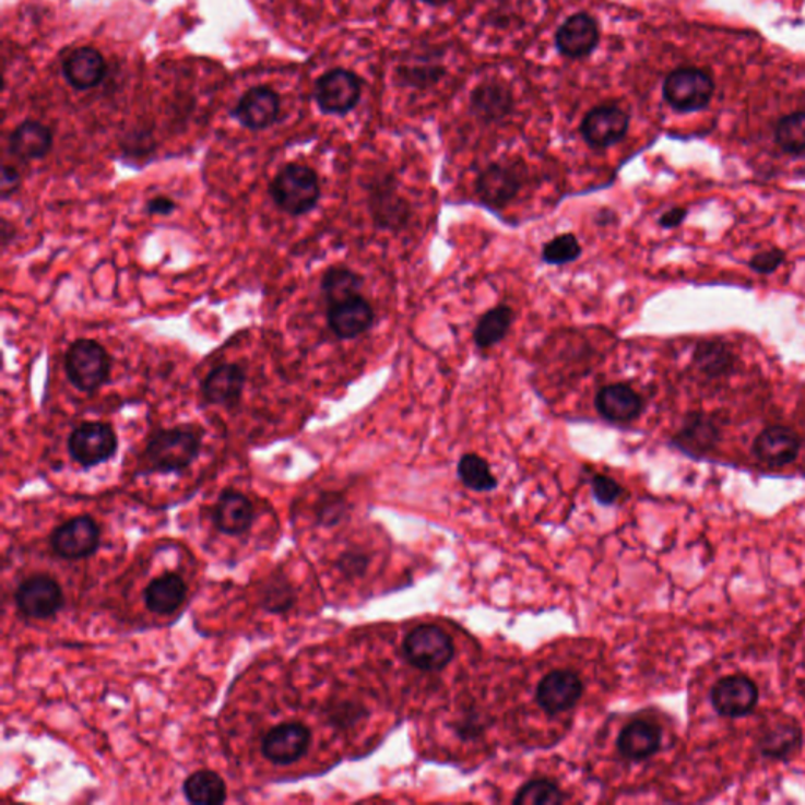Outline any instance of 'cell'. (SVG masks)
I'll return each mask as SVG.
<instances>
[{
	"mask_svg": "<svg viewBox=\"0 0 805 805\" xmlns=\"http://www.w3.org/2000/svg\"><path fill=\"white\" fill-rule=\"evenodd\" d=\"M202 450V438L188 425L161 428L153 433L143 450V463L157 474H181L194 464Z\"/></svg>",
	"mask_w": 805,
	"mask_h": 805,
	"instance_id": "cell-1",
	"label": "cell"
},
{
	"mask_svg": "<svg viewBox=\"0 0 805 805\" xmlns=\"http://www.w3.org/2000/svg\"><path fill=\"white\" fill-rule=\"evenodd\" d=\"M270 196L282 213L292 217L306 216L320 203V178L312 167L286 164L271 181Z\"/></svg>",
	"mask_w": 805,
	"mask_h": 805,
	"instance_id": "cell-2",
	"label": "cell"
},
{
	"mask_svg": "<svg viewBox=\"0 0 805 805\" xmlns=\"http://www.w3.org/2000/svg\"><path fill=\"white\" fill-rule=\"evenodd\" d=\"M63 367L73 388L79 392L95 393L109 381L113 359L96 340L78 339L68 346Z\"/></svg>",
	"mask_w": 805,
	"mask_h": 805,
	"instance_id": "cell-3",
	"label": "cell"
},
{
	"mask_svg": "<svg viewBox=\"0 0 805 805\" xmlns=\"http://www.w3.org/2000/svg\"><path fill=\"white\" fill-rule=\"evenodd\" d=\"M403 653L418 671L441 672L455 658V643L439 626L425 624L404 637Z\"/></svg>",
	"mask_w": 805,
	"mask_h": 805,
	"instance_id": "cell-4",
	"label": "cell"
},
{
	"mask_svg": "<svg viewBox=\"0 0 805 805\" xmlns=\"http://www.w3.org/2000/svg\"><path fill=\"white\" fill-rule=\"evenodd\" d=\"M68 453L79 466L91 469L117 455L118 436L106 422H82L68 436Z\"/></svg>",
	"mask_w": 805,
	"mask_h": 805,
	"instance_id": "cell-5",
	"label": "cell"
},
{
	"mask_svg": "<svg viewBox=\"0 0 805 805\" xmlns=\"http://www.w3.org/2000/svg\"><path fill=\"white\" fill-rule=\"evenodd\" d=\"M714 95V81L700 68H678L665 78V103L678 113H697L710 105Z\"/></svg>",
	"mask_w": 805,
	"mask_h": 805,
	"instance_id": "cell-6",
	"label": "cell"
},
{
	"mask_svg": "<svg viewBox=\"0 0 805 805\" xmlns=\"http://www.w3.org/2000/svg\"><path fill=\"white\" fill-rule=\"evenodd\" d=\"M360 95L359 78L342 68L328 71L315 84V102L324 114H348L359 103Z\"/></svg>",
	"mask_w": 805,
	"mask_h": 805,
	"instance_id": "cell-7",
	"label": "cell"
},
{
	"mask_svg": "<svg viewBox=\"0 0 805 805\" xmlns=\"http://www.w3.org/2000/svg\"><path fill=\"white\" fill-rule=\"evenodd\" d=\"M584 696L581 676L571 671H553L543 676L536 685V705L546 714L568 713Z\"/></svg>",
	"mask_w": 805,
	"mask_h": 805,
	"instance_id": "cell-8",
	"label": "cell"
},
{
	"mask_svg": "<svg viewBox=\"0 0 805 805\" xmlns=\"http://www.w3.org/2000/svg\"><path fill=\"white\" fill-rule=\"evenodd\" d=\"M758 697V686L743 674L722 676L711 689V705L722 718L738 719L753 713Z\"/></svg>",
	"mask_w": 805,
	"mask_h": 805,
	"instance_id": "cell-9",
	"label": "cell"
},
{
	"mask_svg": "<svg viewBox=\"0 0 805 805\" xmlns=\"http://www.w3.org/2000/svg\"><path fill=\"white\" fill-rule=\"evenodd\" d=\"M312 733L300 722H284L275 725L261 739V754L279 767L296 763L310 747Z\"/></svg>",
	"mask_w": 805,
	"mask_h": 805,
	"instance_id": "cell-10",
	"label": "cell"
},
{
	"mask_svg": "<svg viewBox=\"0 0 805 805\" xmlns=\"http://www.w3.org/2000/svg\"><path fill=\"white\" fill-rule=\"evenodd\" d=\"M17 609L28 618L54 617L63 607L60 585L46 575L28 576L14 593Z\"/></svg>",
	"mask_w": 805,
	"mask_h": 805,
	"instance_id": "cell-11",
	"label": "cell"
},
{
	"mask_svg": "<svg viewBox=\"0 0 805 805\" xmlns=\"http://www.w3.org/2000/svg\"><path fill=\"white\" fill-rule=\"evenodd\" d=\"M54 553L68 560L92 556L99 546V528L91 517L63 522L51 535Z\"/></svg>",
	"mask_w": 805,
	"mask_h": 805,
	"instance_id": "cell-12",
	"label": "cell"
},
{
	"mask_svg": "<svg viewBox=\"0 0 805 805\" xmlns=\"http://www.w3.org/2000/svg\"><path fill=\"white\" fill-rule=\"evenodd\" d=\"M522 171L510 164H492L475 182L478 199L492 209H506L520 194Z\"/></svg>",
	"mask_w": 805,
	"mask_h": 805,
	"instance_id": "cell-13",
	"label": "cell"
},
{
	"mask_svg": "<svg viewBox=\"0 0 805 805\" xmlns=\"http://www.w3.org/2000/svg\"><path fill=\"white\" fill-rule=\"evenodd\" d=\"M629 128V117L618 106L595 107L584 117L581 125L582 138L593 149H609L624 141Z\"/></svg>",
	"mask_w": 805,
	"mask_h": 805,
	"instance_id": "cell-14",
	"label": "cell"
},
{
	"mask_svg": "<svg viewBox=\"0 0 805 805\" xmlns=\"http://www.w3.org/2000/svg\"><path fill=\"white\" fill-rule=\"evenodd\" d=\"M247 374L239 364H221L206 375L200 386L202 399L213 406L235 407L245 393Z\"/></svg>",
	"mask_w": 805,
	"mask_h": 805,
	"instance_id": "cell-15",
	"label": "cell"
},
{
	"mask_svg": "<svg viewBox=\"0 0 805 805\" xmlns=\"http://www.w3.org/2000/svg\"><path fill=\"white\" fill-rule=\"evenodd\" d=\"M325 318L335 338L353 340L370 331L375 323V310L371 304L359 295L329 306Z\"/></svg>",
	"mask_w": 805,
	"mask_h": 805,
	"instance_id": "cell-16",
	"label": "cell"
},
{
	"mask_svg": "<svg viewBox=\"0 0 805 805\" xmlns=\"http://www.w3.org/2000/svg\"><path fill=\"white\" fill-rule=\"evenodd\" d=\"M371 220L381 230H402L411 217V205L389 181L375 182L368 194Z\"/></svg>",
	"mask_w": 805,
	"mask_h": 805,
	"instance_id": "cell-17",
	"label": "cell"
},
{
	"mask_svg": "<svg viewBox=\"0 0 805 805\" xmlns=\"http://www.w3.org/2000/svg\"><path fill=\"white\" fill-rule=\"evenodd\" d=\"M281 114V99L277 93L268 87L250 88L232 110V116L247 128L261 131L273 127Z\"/></svg>",
	"mask_w": 805,
	"mask_h": 805,
	"instance_id": "cell-18",
	"label": "cell"
},
{
	"mask_svg": "<svg viewBox=\"0 0 805 805\" xmlns=\"http://www.w3.org/2000/svg\"><path fill=\"white\" fill-rule=\"evenodd\" d=\"M597 414L612 424H628L639 418L643 411V400L631 386L614 382L604 386L595 396Z\"/></svg>",
	"mask_w": 805,
	"mask_h": 805,
	"instance_id": "cell-19",
	"label": "cell"
},
{
	"mask_svg": "<svg viewBox=\"0 0 805 805\" xmlns=\"http://www.w3.org/2000/svg\"><path fill=\"white\" fill-rule=\"evenodd\" d=\"M600 31L596 21L585 13L572 14L556 34L557 49L568 59H582L596 48Z\"/></svg>",
	"mask_w": 805,
	"mask_h": 805,
	"instance_id": "cell-20",
	"label": "cell"
},
{
	"mask_svg": "<svg viewBox=\"0 0 805 805\" xmlns=\"http://www.w3.org/2000/svg\"><path fill=\"white\" fill-rule=\"evenodd\" d=\"M663 743V730L647 719H636L618 733L617 749L621 757L631 761L649 760Z\"/></svg>",
	"mask_w": 805,
	"mask_h": 805,
	"instance_id": "cell-21",
	"label": "cell"
},
{
	"mask_svg": "<svg viewBox=\"0 0 805 805\" xmlns=\"http://www.w3.org/2000/svg\"><path fill=\"white\" fill-rule=\"evenodd\" d=\"M801 439L793 429L771 427L763 429L754 442V453L769 466H786L800 455Z\"/></svg>",
	"mask_w": 805,
	"mask_h": 805,
	"instance_id": "cell-22",
	"label": "cell"
},
{
	"mask_svg": "<svg viewBox=\"0 0 805 805\" xmlns=\"http://www.w3.org/2000/svg\"><path fill=\"white\" fill-rule=\"evenodd\" d=\"M107 63L102 52L93 48H78L63 60V76L68 84L85 92L96 87L105 79Z\"/></svg>",
	"mask_w": 805,
	"mask_h": 805,
	"instance_id": "cell-23",
	"label": "cell"
},
{
	"mask_svg": "<svg viewBox=\"0 0 805 805\" xmlns=\"http://www.w3.org/2000/svg\"><path fill=\"white\" fill-rule=\"evenodd\" d=\"M253 522L252 502L245 494L227 489L221 494L214 508V524L227 535H241Z\"/></svg>",
	"mask_w": 805,
	"mask_h": 805,
	"instance_id": "cell-24",
	"label": "cell"
},
{
	"mask_svg": "<svg viewBox=\"0 0 805 805\" xmlns=\"http://www.w3.org/2000/svg\"><path fill=\"white\" fill-rule=\"evenodd\" d=\"M54 135L51 128L39 121L27 120L14 128L9 139V152L17 159H43L51 152Z\"/></svg>",
	"mask_w": 805,
	"mask_h": 805,
	"instance_id": "cell-25",
	"label": "cell"
},
{
	"mask_svg": "<svg viewBox=\"0 0 805 805\" xmlns=\"http://www.w3.org/2000/svg\"><path fill=\"white\" fill-rule=\"evenodd\" d=\"M186 595H188V587L175 572H166L153 579L143 590L146 607L156 615L174 614L185 603Z\"/></svg>",
	"mask_w": 805,
	"mask_h": 805,
	"instance_id": "cell-26",
	"label": "cell"
},
{
	"mask_svg": "<svg viewBox=\"0 0 805 805\" xmlns=\"http://www.w3.org/2000/svg\"><path fill=\"white\" fill-rule=\"evenodd\" d=\"M803 743V732L792 719H780L761 733L758 747L763 757L785 760L792 757Z\"/></svg>",
	"mask_w": 805,
	"mask_h": 805,
	"instance_id": "cell-27",
	"label": "cell"
},
{
	"mask_svg": "<svg viewBox=\"0 0 805 805\" xmlns=\"http://www.w3.org/2000/svg\"><path fill=\"white\" fill-rule=\"evenodd\" d=\"M321 295L329 306L359 296L364 277L346 267H331L324 271L320 282Z\"/></svg>",
	"mask_w": 805,
	"mask_h": 805,
	"instance_id": "cell-28",
	"label": "cell"
},
{
	"mask_svg": "<svg viewBox=\"0 0 805 805\" xmlns=\"http://www.w3.org/2000/svg\"><path fill=\"white\" fill-rule=\"evenodd\" d=\"M514 321V312L507 304L493 307L482 315L474 329V343L477 348L489 350L499 345L510 332Z\"/></svg>",
	"mask_w": 805,
	"mask_h": 805,
	"instance_id": "cell-29",
	"label": "cell"
},
{
	"mask_svg": "<svg viewBox=\"0 0 805 805\" xmlns=\"http://www.w3.org/2000/svg\"><path fill=\"white\" fill-rule=\"evenodd\" d=\"M182 793L191 804H222L227 800L224 779L213 771H197L186 779Z\"/></svg>",
	"mask_w": 805,
	"mask_h": 805,
	"instance_id": "cell-30",
	"label": "cell"
},
{
	"mask_svg": "<svg viewBox=\"0 0 805 805\" xmlns=\"http://www.w3.org/2000/svg\"><path fill=\"white\" fill-rule=\"evenodd\" d=\"M458 478L466 488L477 493H488L497 488L488 461L475 453H466L458 461Z\"/></svg>",
	"mask_w": 805,
	"mask_h": 805,
	"instance_id": "cell-31",
	"label": "cell"
},
{
	"mask_svg": "<svg viewBox=\"0 0 805 805\" xmlns=\"http://www.w3.org/2000/svg\"><path fill=\"white\" fill-rule=\"evenodd\" d=\"M776 143L789 155L805 153V109L780 118L774 130Z\"/></svg>",
	"mask_w": 805,
	"mask_h": 805,
	"instance_id": "cell-32",
	"label": "cell"
},
{
	"mask_svg": "<svg viewBox=\"0 0 805 805\" xmlns=\"http://www.w3.org/2000/svg\"><path fill=\"white\" fill-rule=\"evenodd\" d=\"M565 801L567 794L560 789L559 783L549 779L529 780L513 797V804L518 805H551L561 804Z\"/></svg>",
	"mask_w": 805,
	"mask_h": 805,
	"instance_id": "cell-33",
	"label": "cell"
},
{
	"mask_svg": "<svg viewBox=\"0 0 805 805\" xmlns=\"http://www.w3.org/2000/svg\"><path fill=\"white\" fill-rule=\"evenodd\" d=\"M472 106L485 120H497L510 110L511 95L499 85H483L472 96Z\"/></svg>",
	"mask_w": 805,
	"mask_h": 805,
	"instance_id": "cell-34",
	"label": "cell"
},
{
	"mask_svg": "<svg viewBox=\"0 0 805 805\" xmlns=\"http://www.w3.org/2000/svg\"><path fill=\"white\" fill-rule=\"evenodd\" d=\"M296 592L288 579L282 576H273L264 582L263 590L260 592V604L268 612L273 614H284L295 604Z\"/></svg>",
	"mask_w": 805,
	"mask_h": 805,
	"instance_id": "cell-35",
	"label": "cell"
},
{
	"mask_svg": "<svg viewBox=\"0 0 805 805\" xmlns=\"http://www.w3.org/2000/svg\"><path fill=\"white\" fill-rule=\"evenodd\" d=\"M582 256L581 242L575 234H564L543 246L542 260L553 267L572 263Z\"/></svg>",
	"mask_w": 805,
	"mask_h": 805,
	"instance_id": "cell-36",
	"label": "cell"
},
{
	"mask_svg": "<svg viewBox=\"0 0 805 805\" xmlns=\"http://www.w3.org/2000/svg\"><path fill=\"white\" fill-rule=\"evenodd\" d=\"M715 431L713 425L710 422L699 421L694 418L692 422H688L683 431L678 435L679 446L685 447L689 450H707L713 446L715 441Z\"/></svg>",
	"mask_w": 805,
	"mask_h": 805,
	"instance_id": "cell-37",
	"label": "cell"
},
{
	"mask_svg": "<svg viewBox=\"0 0 805 805\" xmlns=\"http://www.w3.org/2000/svg\"><path fill=\"white\" fill-rule=\"evenodd\" d=\"M697 363L707 374L719 375L732 367V354L719 343H705L697 351Z\"/></svg>",
	"mask_w": 805,
	"mask_h": 805,
	"instance_id": "cell-38",
	"label": "cell"
},
{
	"mask_svg": "<svg viewBox=\"0 0 805 805\" xmlns=\"http://www.w3.org/2000/svg\"><path fill=\"white\" fill-rule=\"evenodd\" d=\"M592 493L597 504L609 507L621 499L624 488L614 478L607 477V475L596 474L592 478Z\"/></svg>",
	"mask_w": 805,
	"mask_h": 805,
	"instance_id": "cell-39",
	"label": "cell"
},
{
	"mask_svg": "<svg viewBox=\"0 0 805 805\" xmlns=\"http://www.w3.org/2000/svg\"><path fill=\"white\" fill-rule=\"evenodd\" d=\"M368 557L365 556L360 551H348L343 553V556L339 560V570L350 578H357L363 576L368 568Z\"/></svg>",
	"mask_w": 805,
	"mask_h": 805,
	"instance_id": "cell-40",
	"label": "cell"
},
{
	"mask_svg": "<svg viewBox=\"0 0 805 805\" xmlns=\"http://www.w3.org/2000/svg\"><path fill=\"white\" fill-rule=\"evenodd\" d=\"M363 710L357 705L351 703V701H342V703L335 705L329 711L331 721L335 725H342V727L356 724L357 719L363 718Z\"/></svg>",
	"mask_w": 805,
	"mask_h": 805,
	"instance_id": "cell-41",
	"label": "cell"
},
{
	"mask_svg": "<svg viewBox=\"0 0 805 805\" xmlns=\"http://www.w3.org/2000/svg\"><path fill=\"white\" fill-rule=\"evenodd\" d=\"M783 259H785V253H783L782 250H765V252L757 253V256L750 260V268L761 274L774 273Z\"/></svg>",
	"mask_w": 805,
	"mask_h": 805,
	"instance_id": "cell-42",
	"label": "cell"
},
{
	"mask_svg": "<svg viewBox=\"0 0 805 805\" xmlns=\"http://www.w3.org/2000/svg\"><path fill=\"white\" fill-rule=\"evenodd\" d=\"M21 185H23V178H21L20 171L5 164L2 167V182H0L2 200H9L10 197L16 194L21 189Z\"/></svg>",
	"mask_w": 805,
	"mask_h": 805,
	"instance_id": "cell-43",
	"label": "cell"
},
{
	"mask_svg": "<svg viewBox=\"0 0 805 805\" xmlns=\"http://www.w3.org/2000/svg\"><path fill=\"white\" fill-rule=\"evenodd\" d=\"M177 202L167 196H156L146 200L145 211L150 216H170L177 211Z\"/></svg>",
	"mask_w": 805,
	"mask_h": 805,
	"instance_id": "cell-44",
	"label": "cell"
},
{
	"mask_svg": "<svg viewBox=\"0 0 805 805\" xmlns=\"http://www.w3.org/2000/svg\"><path fill=\"white\" fill-rule=\"evenodd\" d=\"M343 510H345V502L340 497H331L328 502L321 506L320 520L324 524H335L342 518Z\"/></svg>",
	"mask_w": 805,
	"mask_h": 805,
	"instance_id": "cell-45",
	"label": "cell"
},
{
	"mask_svg": "<svg viewBox=\"0 0 805 805\" xmlns=\"http://www.w3.org/2000/svg\"><path fill=\"white\" fill-rule=\"evenodd\" d=\"M458 735L461 736V738L466 739H474L477 738V736L482 735V724L481 719L474 718V715H471L469 719H464L461 724H458Z\"/></svg>",
	"mask_w": 805,
	"mask_h": 805,
	"instance_id": "cell-46",
	"label": "cell"
},
{
	"mask_svg": "<svg viewBox=\"0 0 805 805\" xmlns=\"http://www.w3.org/2000/svg\"><path fill=\"white\" fill-rule=\"evenodd\" d=\"M686 214H688V211L685 209H672L668 211H665L663 216H661L660 224L661 227L664 228H675L678 227L679 224H682L683 221H685Z\"/></svg>",
	"mask_w": 805,
	"mask_h": 805,
	"instance_id": "cell-47",
	"label": "cell"
},
{
	"mask_svg": "<svg viewBox=\"0 0 805 805\" xmlns=\"http://www.w3.org/2000/svg\"><path fill=\"white\" fill-rule=\"evenodd\" d=\"M14 236H16V228L13 227V224H10L9 220L3 217L2 228H0V241H2L3 252L12 245Z\"/></svg>",
	"mask_w": 805,
	"mask_h": 805,
	"instance_id": "cell-48",
	"label": "cell"
},
{
	"mask_svg": "<svg viewBox=\"0 0 805 805\" xmlns=\"http://www.w3.org/2000/svg\"><path fill=\"white\" fill-rule=\"evenodd\" d=\"M425 3H429V5H443V3L450 2V0H424Z\"/></svg>",
	"mask_w": 805,
	"mask_h": 805,
	"instance_id": "cell-49",
	"label": "cell"
}]
</instances>
